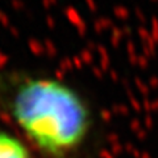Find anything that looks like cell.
I'll use <instances>...</instances> for the list:
<instances>
[{
	"label": "cell",
	"instance_id": "obj_1",
	"mask_svg": "<svg viewBox=\"0 0 158 158\" xmlns=\"http://www.w3.org/2000/svg\"><path fill=\"white\" fill-rule=\"evenodd\" d=\"M0 117L41 158H96L103 137L92 99L48 71L0 66Z\"/></svg>",
	"mask_w": 158,
	"mask_h": 158
},
{
	"label": "cell",
	"instance_id": "obj_2",
	"mask_svg": "<svg viewBox=\"0 0 158 158\" xmlns=\"http://www.w3.org/2000/svg\"><path fill=\"white\" fill-rule=\"evenodd\" d=\"M0 158H41L11 127L0 123Z\"/></svg>",
	"mask_w": 158,
	"mask_h": 158
}]
</instances>
